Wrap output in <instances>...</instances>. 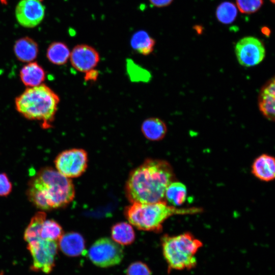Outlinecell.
Segmentation results:
<instances>
[{
	"mask_svg": "<svg viewBox=\"0 0 275 275\" xmlns=\"http://www.w3.org/2000/svg\"><path fill=\"white\" fill-rule=\"evenodd\" d=\"M174 174L166 160L148 158L129 174L125 194L131 203H149L162 201Z\"/></svg>",
	"mask_w": 275,
	"mask_h": 275,
	"instance_id": "cell-1",
	"label": "cell"
},
{
	"mask_svg": "<svg viewBox=\"0 0 275 275\" xmlns=\"http://www.w3.org/2000/svg\"><path fill=\"white\" fill-rule=\"evenodd\" d=\"M70 178L50 167L41 168L28 183L26 195L29 201L41 211L64 208L75 197Z\"/></svg>",
	"mask_w": 275,
	"mask_h": 275,
	"instance_id": "cell-2",
	"label": "cell"
},
{
	"mask_svg": "<svg viewBox=\"0 0 275 275\" xmlns=\"http://www.w3.org/2000/svg\"><path fill=\"white\" fill-rule=\"evenodd\" d=\"M59 95L48 86L27 88L15 99L16 111L25 118L40 122L42 128L52 126L60 102Z\"/></svg>",
	"mask_w": 275,
	"mask_h": 275,
	"instance_id": "cell-3",
	"label": "cell"
},
{
	"mask_svg": "<svg viewBox=\"0 0 275 275\" xmlns=\"http://www.w3.org/2000/svg\"><path fill=\"white\" fill-rule=\"evenodd\" d=\"M201 211V208L196 207L177 208L162 200L149 203H132L125 208L124 214L129 223L137 229L159 232L163 222L171 216Z\"/></svg>",
	"mask_w": 275,
	"mask_h": 275,
	"instance_id": "cell-4",
	"label": "cell"
},
{
	"mask_svg": "<svg viewBox=\"0 0 275 275\" xmlns=\"http://www.w3.org/2000/svg\"><path fill=\"white\" fill-rule=\"evenodd\" d=\"M161 242L168 272L172 270H190L196 267L195 255L203 243L192 234L186 232L176 236L164 235Z\"/></svg>",
	"mask_w": 275,
	"mask_h": 275,
	"instance_id": "cell-5",
	"label": "cell"
},
{
	"mask_svg": "<svg viewBox=\"0 0 275 275\" xmlns=\"http://www.w3.org/2000/svg\"><path fill=\"white\" fill-rule=\"evenodd\" d=\"M87 254L94 265L102 268L120 264L124 257L122 245L107 237L96 240L90 247Z\"/></svg>",
	"mask_w": 275,
	"mask_h": 275,
	"instance_id": "cell-6",
	"label": "cell"
},
{
	"mask_svg": "<svg viewBox=\"0 0 275 275\" xmlns=\"http://www.w3.org/2000/svg\"><path fill=\"white\" fill-rule=\"evenodd\" d=\"M88 163V153L81 148L64 150L54 160L56 169L70 179L80 176L86 170Z\"/></svg>",
	"mask_w": 275,
	"mask_h": 275,
	"instance_id": "cell-7",
	"label": "cell"
},
{
	"mask_svg": "<svg viewBox=\"0 0 275 275\" xmlns=\"http://www.w3.org/2000/svg\"><path fill=\"white\" fill-rule=\"evenodd\" d=\"M27 248L33 259L31 269L47 274L50 273L55 266L58 242L41 239L28 243Z\"/></svg>",
	"mask_w": 275,
	"mask_h": 275,
	"instance_id": "cell-8",
	"label": "cell"
},
{
	"mask_svg": "<svg viewBox=\"0 0 275 275\" xmlns=\"http://www.w3.org/2000/svg\"><path fill=\"white\" fill-rule=\"evenodd\" d=\"M235 51L238 62L245 67L259 64L265 55L263 44L253 37H246L240 40L235 46Z\"/></svg>",
	"mask_w": 275,
	"mask_h": 275,
	"instance_id": "cell-9",
	"label": "cell"
},
{
	"mask_svg": "<svg viewBox=\"0 0 275 275\" xmlns=\"http://www.w3.org/2000/svg\"><path fill=\"white\" fill-rule=\"evenodd\" d=\"M15 14L20 25L33 28L43 20L45 7L40 0H20L16 6Z\"/></svg>",
	"mask_w": 275,
	"mask_h": 275,
	"instance_id": "cell-10",
	"label": "cell"
},
{
	"mask_svg": "<svg viewBox=\"0 0 275 275\" xmlns=\"http://www.w3.org/2000/svg\"><path fill=\"white\" fill-rule=\"evenodd\" d=\"M69 60L75 69L86 73L95 69L100 61V56L93 47L85 44H78L70 51Z\"/></svg>",
	"mask_w": 275,
	"mask_h": 275,
	"instance_id": "cell-11",
	"label": "cell"
},
{
	"mask_svg": "<svg viewBox=\"0 0 275 275\" xmlns=\"http://www.w3.org/2000/svg\"><path fill=\"white\" fill-rule=\"evenodd\" d=\"M58 244L62 252L68 257H78L85 252V240L77 232L64 233L58 240Z\"/></svg>",
	"mask_w": 275,
	"mask_h": 275,
	"instance_id": "cell-12",
	"label": "cell"
},
{
	"mask_svg": "<svg viewBox=\"0 0 275 275\" xmlns=\"http://www.w3.org/2000/svg\"><path fill=\"white\" fill-rule=\"evenodd\" d=\"M274 78L269 80L260 90L258 104L260 112L269 121L274 120L275 85Z\"/></svg>",
	"mask_w": 275,
	"mask_h": 275,
	"instance_id": "cell-13",
	"label": "cell"
},
{
	"mask_svg": "<svg viewBox=\"0 0 275 275\" xmlns=\"http://www.w3.org/2000/svg\"><path fill=\"white\" fill-rule=\"evenodd\" d=\"M252 172L258 179L265 182L275 177V160L273 157L263 154L257 157L252 166Z\"/></svg>",
	"mask_w": 275,
	"mask_h": 275,
	"instance_id": "cell-14",
	"label": "cell"
},
{
	"mask_svg": "<svg viewBox=\"0 0 275 275\" xmlns=\"http://www.w3.org/2000/svg\"><path fill=\"white\" fill-rule=\"evenodd\" d=\"M13 50L18 60L28 63L33 62L36 59L39 47L37 43L32 38L24 37L16 41Z\"/></svg>",
	"mask_w": 275,
	"mask_h": 275,
	"instance_id": "cell-15",
	"label": "cell"
},
{
	"mask_svg": "<svg viewBox=\"0 0 275 275\" xmlns=\"http://www.w3.org/2000/svg\"><path fill=\"white\" fill-rule=\"evenodd\" d=\"M20 78L27 88L39 86L45 79V72L36 62H31L24 65L20 70Z\"/></svg>",
	"mask_w": 275,
	"mask_h": 275,
	"instance_id": "cell-16",
	"label": "cell"
},
{
	"mask_svg": "<svg viewBox=\"0 0 275 275\" xmlns=\"http://www.w3.org/2000/svg\"><path fill=\"white\" fill-rule=\"evenodd\" d=\"M141 132L150 141L162 140L167 132V127L163 121L158 118H148L142 123Z\"/></svg>",
	"mask_w": 275,
	"mask_h": 275,
	"instance_id": "cell-17",
	"label": "cell"
},
{
	"mask_svg": "<svg viewBox=\"0 0 275 275\" xmlns=\"http://www.w3.org/2000/svg\"><path fill=\"white\" fill-rule=\"evenodd\" d=\"M155 44V40L145 31L140 30L133 34L130 45L137 53L147 56L152 53Z\"/></svg>",
	"mask_w": 275,
	"mask_h": 275,
	"instance_id": "cell-18",
	"label": "cell"
},
{
	"mask_svg": "<svg viewBox=\"0 0 275 275\" xmlns=\"http://www.w3.org/2000/svg\"><path fill=\"white\" fill-rule=\"evenodd\" d=\"M112 239L121 245H127L133 242L135 234L131 225L126 222H120L111 228Z\"/></svg>",
	"mask_w": 275,
	"mask_h": 275,
	"instance_id": "cell-19",
	"label": "cell"
},
{
	"mask_svg": "<svg viewBox=\"0 0 275 275\" xmlns=\"http://www.w3.org/2000/svg\"><path fill=\"white\" fill-rule=\"evenodd\" d=\"M46 219V213L44 211L40 210L33 216L23 234V239L27 244L41 239V230Z\"/></svg>",
	"mask_w": 275,
	"mask_h": 275,
	"instance_id": "cell-20",
	"label": "cell"
},
{
	"mask_svg": "<svg viewBox=\"0 0 275 275\" xmlns=\"http://www.w3.org/2000/svg\"><path fill=\"white\" fill-rule=\"evenodd\" d=\"M70 51L68 46L62 42H53L48 47L46 57L52 64L63 65L69 60Z\"/></svg>",
	"mask_w": 275,
	"mask_h": 275,
	"instance_id": "cell-21",
	"label": "cell"
},
{
	"mask_svg": "<svg viewBox=\"0 0 275 275\" xmlns=\"http://www.w3.org/2000/svg\"><path fill=\"white\" fill-rule=\"evenodd\" d=\"M187 189L181 182H172L167 187L164 197L167 200L174 206L181 205L186 200Z\"/></svg>",
	"mask_w": 275,
	"mask_h": 275,
	"instance_id": "cell-22",
	"label": "cell"
},
{
	"mask_svg": "<svg viewBox=\"0 0 275 275\" xmlns=\"http://www.w3.org/2000/svg\"><path fill=\"white\" fill-rule=\"evenodd\" d=\"M63 234L62 226L57 221L46 219L41 228L40 236L44 240L58 242Z\"/></svg>",
	"mask_w": 275,
	"mask_h": 275,
	"instance_id": "cell-23",
	"label": "cell"
},
{
	"mask_svg": "<svg viewBox=\"0 0 275 275\" xmlns=\"http://www.w3.org/2000/svg\"><path fill=\"white\" fill-rule=\"evenodd\" d=\"M237 10L235 5L231 2L221 4L216 10V16L219 21L224 24L232 23L236 18Z\"/></svg>",
	"mask_w": 275,
	"mask_h": 275,
	"instance_id": "cell-24",
	"label": "cell"
},
{
	"mask_svg": "<svg viewBox=\"0 0 275 275\" xmlns=\"http://www.w3.org/2000/svg\"><path fill=\"white\" fill-rule=\"evenodd\" d=\"M236 3L239 11L245 14L257 12L263 4V0H236Z\"/></svg>",
	"mask_w": 275,
	"mask_h": 275,
	"instance_id": "cell-25",
	"label": "cell"
},
{
	"mask_svg": "<svg viewBox=\"0 0 275 275\" xmlns=\"http://www.w3.org/2000/svg\"><path fill=\"white\" fill-rule=\"evenodd\" d=\"M148 265L141 262L136 261L130 264L126 270V275H151Z\"/></svg>",
	"mask_w": 275,
	"mask_h": 275,
	"instance_id": "cell-26",
	"label": "cell"
},
{
	"mask_svg": "<svg viewBox=\"0 0 275 275\" xmlns=\"http://www.w3.org/2000/svg\"><path fill=\"white\" fill-rule=\"evenodd\" d=\"M13 186L9 177L5 173H0V197H7L12 190Z\"/></svg>",
	"mask_w": 275,
	"mask_h": 275,
	"instance_id": "cell-27",
	"label": "cell"
},
{
	"mask_svg": "<svg viewBox=\"0 0 275 275\" xmlns=\"http://www.w3.org/2000/svg\"><path fill=\"white\" fill-rule=\"evenodd\" d=\"M85 73V80L88 81H95L97 79L99 74L98 71L95 69L90 70Z\"/></svg>",
	"mask_w": 275,
	"mask_h": 275,
	"instance_id": "cell-28",
	"label": "cell"
},
{
	"mask_svg": "<svg viewBox=\"0 0 275 275\" xmlns=\"http://www.w3.org/2000/svg\"><path fill=\"white\" fill-rule=\"evenodd\" d=\"M174 0H149V2L153 6L162 8L170 5Z\"/></svg>",
	"mask_w": 275,
	"mask_h": 275,
	"instance_id": "cell-29",
	"label": "cell"
},
{
	"mask_svg": "<svg viewBox=\"0 0 275 275\" xmlns=\"http://www.w3.org/2000/svg\"><path fill=\"white\" fill-rule=\"evenodd\" d=\"M0 3L2 4L6 5L7 4V0H0Z\"/></svg>",
	"mask_w": 275,
	"mask_h": 275,
	"instance_id": "cell-30",
	"label": "cell"
},
{
	"mask_svg": "<svg viewBox=\"0 0 275 275\" xmlns=\"http://www.w3.org/2000/svg\"><path fill=\"white\" fill-rule=\"evenodd\" d=\"M272 2L274 3V0H272Z\"/></svg>",
	"mask_w": 275,
	"mask_h": 275,
	"instance_id": "cell-31",
	"label": "cell"
},
{
	"mask_svg": "<svg viewBox=\"0 0 275 275\" xmlns=\"http://www.w3.org/2000/svg\"><path fill=\"white\" fill-rule=\"evenodd\" d=\"M40 1H43V0H40Z\"/></svg>",
	"mask_w": 275,
	"mask_h": 275,
	"instance_id": "cell-32",
	"label": "cell"
}]
</instances>
